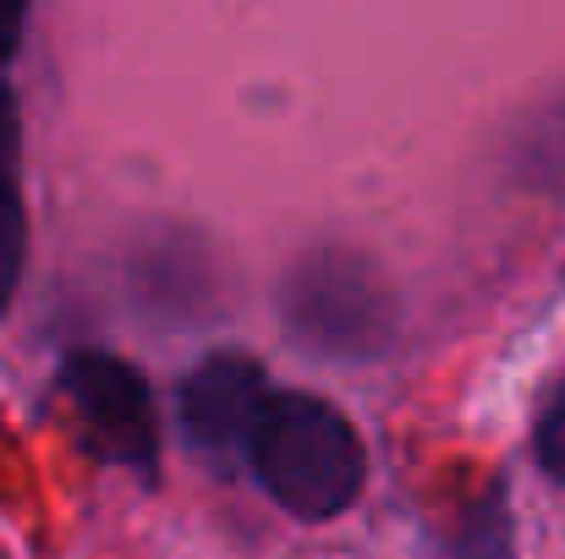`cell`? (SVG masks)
Returning <instances> with one entry per match:
<instances>
[{
  "label": "cell",
  "instance_id": "52a82bcc",
  "mask_svg": "<svg viewBox=\"0 0 565 559\" xmlns=\"http://www.w3.org/2000/svg\"><path fill=\"white\" fill-rule=\"evenodd\" d=\"M22 22H28V11H22V6H11V0H0V72H6V61L17 55Z\"/></svg>",
  "mask_w": 565,
  "mask_h": 559
},
{
  "label": "cell",
  "instance_id": "5b68a950",
  "mask_svg": "<svg viewBox=\"0 0 565 559\" xmlns=\"http://www.w3.org/2000/svg\"><path fill=\"white\" fill-rule=\"evenodd\" d=\"M22 258H28V214H22V116H17V94L0 77V313L17 297L22 280Z\"/></svg>",
  "mask_w": 565,
  "mask_h": 559
},
{
  "label": "cell",
  "instance_id": "6da1fadb",
  "mask_svg": "<svg viewBox=\"0 0 565 559\" xmlns=\"http://www.w3.org/2000/svg\"><path fill=\"white\" fill-rule=\"evenodd\" d=\"M247 466L264 494L297 522H330L358 505L369 455L358 428L308 389H275L253 439Z\"/></svg>",
  "mask_w": 565,
  "mask_h": 559
},
{
  "label": "cell",
  "instance_id": "277c9868",
  "mask_svg": "<svg viewBox=\"0 0 565 559\" xmlns=\"http://www.w3.org/2000/svg\"><path fill=\"white\" fill-rule=\"evenodd\" d=\"M269 378L242 352H214L182 378V428L209 461H247V439L269 406Z\"/></svg>",
  "mask_w": 565,
  "mask_h": 559
},
{
  "label": "cell",
  "instance_id": "7a4b0ae2",
  "mask_svg": "<svg viewBox=\"0 0 565 559\" xmlns=\"http://www.w3.org/2000/svg\"><path fill=\"white\" fill-rule=\"evenodd\" d=\"M275 308L286 335L330 363L384 357L401 330V308L384 269L358 247H308L286 269Z\"/></svg>",
  "mask_w": 565,
  "mask_h": 559
},
{
  "label": "cell",
  "instance_id": "3957f363",
  "mask_svg": "<svg viewBox=\"0 0 565 559\" xmlns=\"http://www.w3.org/2000/svg\"><path fill=\"white\" fill-rule=\"evenodd\" d=\"M55 384L77 417V433L88 444L94 461L105 466H132L143 477L160 472V417H154V395L149 378L116 352H94L77 346L61 357Z\"/></svg>",
  "mask_w": 565,
  "mask_h": 559
},
{
  "label": "cell",
  "instance_id": "8992f818",
  "mask_svg": "<svg viewBox=\"0 0 565 559\" xmlns=\"http://www.w3.org/2000/svg\"><path fill=\"white\" fill-rule=\"evenodd\" d=\"M533 450H539V466L565 488V378L561 389L550 395L544 417H539V433H533Z\"/></svg>",
  "mask_w": 565,
  "mask_h": 559
}]
</instances>
